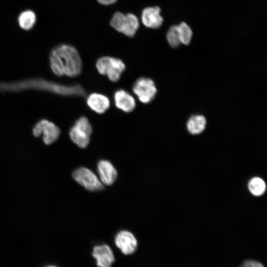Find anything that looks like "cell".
<instances>
[{"mask_svg": "<svg viewBox=\"0 0 267 267\" xmlns=\"http://www.w3.org/2000/svg\"><path fill=\"white\" fill-rule=\"evenodd\" d=\"M87 103L90 109L98 114L104 113L109 108L110 104L107 96L98 93H92L89 95L87 99Z\"/></svg>", "mask_w": 267, "mask_h": 267, "instance_id": "cell-13", "label": "cell"}, {"mask_svg": "<svg viewBox=\"0 0 267 267\" xmlns=\"http://www.w3.org/2000/svg\"><path fill=\"white\" fill-rule=\"evenodd\" d=\"M110 25L118 32L132 37L138 29L139 22L138 18L133 13L125 14L117 11L113 14Z\"/></svg>", "mask_w": 267, "mask_h": 267, "instance_id": "cell-3", "label": "cell"}, {"mask_svg": "<svg viewBox=\"0 0 267 267\" xmlns=\"http://www.w3.org/2000/svg\"><path fill=\"white\" fill-rule=\"evenodd\" d=\"M114 100L116 107L125 112H132L136 106L134 98L125 89L116 90L114 93Z\"/></svg>", "mask_w": 267, "mask_h": 267, "instance_id": "cell-12", "label": "cell"}, {"mask_svg": "<svg viewBox=\"0 0 267 267\" xmlns=\"http://www.w3.org/2000/svg\"><path fill=\"white\" fill-rule=\"evenodd\" d=\"M97 1L100 4L108 5L115 3L117 0H97Z\"/></svg>", "mask_w": 267, "mask_h": 267, "instance_id": "cell-20", "label": "cell"}, {"mask_svg": "<svg viewBox=\"0 0 267 267\" xmlns=\"http://www.w3.org/2000/svg\"><path fill=\"white\" fill-rule=\"evenodd\" d=\"M206 125L205 118L201 115H194L190 117L186 124L187 131L192 134H201Z\"/></svg>", "mask_w": 267, "mask_h": 267, "instance_id": "cell-14", "label": "cell"}, {"mask_svg": "<svg viewBox=\"0 0 267 267\" xmlns=\"http://www.w3.org/2000/svg\"><path fill=\"white\" fill-rule=\"evenodd\" d=\"M36 22L35 13L31 10L21 12L18 17V22L21 28L24 30L31 29Z\"/></svg>", "mask_w": 267, "mask_h": 267, "instance_id": "cell-15", "label": "cell"}, {"mask_svg": "<svg viewBox=\"0 0 267 267\" xmlns=\"http://www.w3.org/2000/svg\"><path fill=\"white\" fill-rule=\"evenodd\" d=\"M72 176L79 184L89 191H99L104 188L103 184L96 175L86 167H80L75 170Z\"/></svg>", "mask_w": 267, "mask_h": 267, "instance_id": "cell-5", "label": "cell"}, {"mask_svg": "<svg viewBox=\"0 0 267 267\" xmlns=\"http://www.w3.org/2000/svg\"><path fill=\"white\" fill-rule=\"evenodd\" d=\"M178 33L180 42L185 45L190 44L192 32L190 27L185 23L182 22L178 25Z\"/></svg>", "mask_w": 267, "mask_h": 267, "instance_id": "cell-17", "label": "cell"}, {"mask_svg": "<svg viewBox=\"0 0 267 267\" xmlns=\"http://www.w3.org/2000/svg\"><path fill=\"white\" fill-rule=\"evenodd\" d=\"M50 65L57 76L75 77L82 72V62L80 55L73 46L68 44L56 45L49 55Z\"/></svg>", "mask_w": 267, "mask_h": 267, "instance_id": "cell-1", "label": "cell"}, {"mask_svg": "<svg viewBox=\"0 0 267 267\" xmlns=\"http://www.w3.org/2000/svg\"><path fill=\"white\" fill-rule=\"evenodd\" d=\"M166 37L168 43L173 47H177L181 44L177 25H174L169 29Z\"/></svg>", "mask_w": 267, "mask_h": 267, "instance_id": "cell-18", "label": "cell"}, {"mask_svg": "<svg viewBox=\"0 0 267 267\" xmlns=\"http://www.w3.org/2000/svg\"><path fill=\"white\" fill-rule=\"evenodd\" d=\"M54 267V266H49V267Z\"/></svg>", "mask_w": 267, "mask_h": 267, "instance_id": "cell-21", "label": "cell"}, {"mask_svg": "<svg viewBox=\"0 0 267 267\" xmlns=\"http://www.w3.org/2000/svg\"><path fill=\"white\" fill-rule=\"evenodd\" d=\"M92 133V127L88 119L82 116L75 123L69 131L72 141L81 148L89 145Z\"/></svg>", "mask_w": 267, "mask_h": 267, "instance_id": "cell-4", "label": "cell"}, {"mask_svg": "<svg viewBox=\"0 0 267 267\" xmlns=\"http://www.w3.org/2000/svg\"><path fill=\"white\" fill-rule=\"evenodd\" d=\"M161 9L158 6L146 7L142 11L141 21L146 27L152 29L159 28L163 19L160 15Z\"/></svg>", "mask_w": 267, "mask_h": 267, "instance_id": "cell-10", "label": "cell"}, {"mask_svg": "<svg viewBox=\"0 0 267 267\" xmlns=\"http://www.w3.org/2000/svg\"><path fill=\"white\" fill-rule=\"evenodd\" d=\"M248 188L252 194L255 196H260L265 191L266 185L263 179L256 177L249 181Z\"/></svg>", "mask_w": 267, "mask_h": 267, "instance_id": "cell-16", "label": "cell"}, {"mask_svg": "<svg viewBox=\"0 0 267 267\" xmlns=\"http://www.w3.org/2000/svg\"><path fill=\"white\" fill-rule=\"evenodd\" d=\"M116 246L126 255L134 253L137 246V241L134 235L128 230H121L115 237Z\"/></svg>", "mask_w": 267, "mask_h": 267, "instance_id": "cell-8", "label": "cell"}, {"mask_svg": "<svg viewBox=\"0 0 267 267\" xmlns=\"http://www.w3.org/2000/svg\"><path fill=\"white\" fill-rule=\"evenodd\" d=\"M98 267H111L115 261V257L111 248L107 244L95 246L92 252Z\"/></svg>", "mask_w": 267, "mask_h": 267, "instance_id": "cell-9", "label": "cell"}, {"mask_svg": "<svg viewBox=\"0 0 267 267\" xmlns=\"http://www.w3.org/2000/svg\"><path fill=\"white\" fill-rule=\"evenodd\" d=\"M97 171L100 180L103 184L111 185L117 178V170L109 161H99L97 164Z\"/></svg>", "mask_w": 267, "mask_h": 267, "instance_id": "cell-11", "label": "cell"}, {"mask_svg": "<svg viewBox=\"0 0 267 267\" xmlns=\"http://www.w3.org/2000/svg\"><path fill=\"white\" fill-rule=\"evenodd\" d=\"M240 267H265L261 263L252 260L244 262Z\"/></svg>", "mask_w": 267, "mask_h": 267, "instance_id": "cell-19", "label": "cell"}, {"mask_svg": "<svg viewBox=\"0 0 267 267\" xmlns=\"http://www.w3.org/2000/svg\"><path fill=\"white\" fill-rule=\"evenodd\" d=\"M33 134L36 137H39L43 134L44 142L49 145L58 139L60 134V130L53 123L46 120H42L35 126L33 129Z\"/></svg>", "mask_w": 267, "mask_h": 267, "instance_id": "cell-7", "label": "cell"}, {"mask_svg": "<svg viewBox=\"0 0 267 267\" xmlns=\"http://www.w3.org/2000/svg\"><path fill=\"white\" fill-rule=\"evenodd\" d=\"M98 72L102 75L106 76L112 82L119 81L126 66L122 60L111 56H102L96 62Z\"/></svg>", "mask_w": 267, "mask_h": 267, "instance_id": "cell-2", "label": "cell"}, {"mask_svg": "<svg viewBox=\"0 0 267 267\" xmlns=\"http://www.w3.org/2000/svg\"><path fill=\"white\" fill-rule=\"evenodd\" d=\"M132 89L138 99L143 103L151 102L157 93L154 81L148 78L140 77L134 83Z\"/></svg>", "mask_w": 267, "mask_h": 267, "instance_id": "cell-6", "label": "cell"}]
</instances>
